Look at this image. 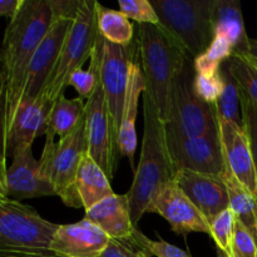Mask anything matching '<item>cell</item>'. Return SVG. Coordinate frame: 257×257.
I'll return each instance as SVG.
<instances>
[{
	"label": "cell",
	"instance_id": "9",
	"mask_svg": "<svg viewBox=\"0 0 257 257\" xmlns=\"http://www.w3.org/2000/svg\"><path fill=\"white\" fill-rule=\"evenodd\" d=\"M166 142L176 173L186 170L222 176L226 171L220 131L210 135L188 137L166 130Z\"/></svg>",
	"mask_w": 257,
	"mask_h": 257
},
{
	"label": "cell",
	"instance_id": "15",
	"mask_svg": "<svg viewBox=\"0 0 257 257\" xmlns=\"http://www.w3.org/2000/svg\"><path fill=\"white\" fill-rule=\"evenodd\" d=\"M73 24L72 19L59 18L33 54L22 84V98H38L47 85L60 55L64 40Z\"/></svg>",
	"mask_w": 257,
	"mask_h": 257
},
{
	"label": "cell",
	"instance_id": "25",
	"mask_svg": "<svg viewBox=\"0 0 257 257\" xmlns=\"http://www.w3.org/2000/svg\"><path fill=\"white\" fill-rule=\"evenodd\" d=\"M98 32L112 44L128 48L133 39V24L119 10H113L97 4Z\"/></svg>",
	"mask_w": 257,
	"mask_h": 257
},
{
	"label": "cell",
	"instance_id": "5",
	"mask_svg": "<svg viewBox=\"0 0 257 257\" xmlns=\"http://www.w3.org/2000/svg\"><path fill=\"white\" fill-rule=\"evenodd\" d=\"M160 25L195 60L215 38L211 22L212 0H151Z\"/></svg>",
	"mask_w": 257,
	"mask_h": 257
},
{
	"label": "cell",
	"instance_id": "26",
	"mask_svg": "<svg viewBox=\"0 0 257 257\" xmlns=\"http://www.w3.org/2000/svg\"><path fill=\"white\" fill-rule=\"evenodd\" d=\"M221 75L223 80V88L221 95L216 102V112L218 118L236 124L242 125V117L240 115L241 110V89L236 79L228 70L227 63L221 65Z\"/></svg>",
	"mask_w": 257,
	"mask_h": 257
},
{
	"label": "cell",
	"instance_id": "31",
	"mask_svg": "<svg viewBox=\"0 0 257 257\" xmlns=\"http://www.w3.org/2000/svg\"><path fill=\"white\" fill-rule=\"evenodd\" d=\"M119 12L128 19L136 20L142 24L160 25V19L150 0H119Z\"/></svg>",
	"mask_w": 257,
	"mask_h": 257
},
{
	"label": "cell",
	"instance_id": "30",
	"mask_svg": "<svg viewBox=\"0 0 257 257\" xmlns=\"http://www.w3.org/2000/svg\"><path fill=\"white\" fill-rule=\"evenodd\" d=\"M130 242L133 246H137L148 257H192L190 253L186 252L185 250H182V248L177 247L175 245H171V243L166 242V241L151 240V238H148L145 233H142L137 228L133 232Z\"/></svg>",
	"mask_w": 257,
	"mask_h": 257
},
{
	"label": "cell",
	"instance_id": "27",
	"mask_svg": "<svg viewBox=\"0 0 257 257\" xmlns=\"http://www.w3.org/2000/svg\"><path fill=\"white\" fill-rule=\"evenodd\" d=\"M233 52V47L225 37L215 35L208 49L193 60L196 74L212 75L218 73L221 65L232 57Z\"/></svg>",
	"mask_w": 257,
	"mask_h": 257
},
{
	"label": "cell",
	"instance_id": "29",
	"mask_svg": "<svg viewBox=\"0 0 257 257\" xmlns=\"http://www.w3.org/2000/svg\"><path fill=\"white\" fill-rule=\"evenodd\" d=\"M208 225H210V236L213 238L218 250L223 251L227 255L231 253L236 225L235 213L231 211V208H227L213 217Z\"/></svg>",
	"mask_w": 257,
	"mask_h": 257
},
{
	"label": "cell",
	"instance_id": "14",
	"mask_svg": "<svg viewBox=\"0 0 257 257\" xmlns=\"http://www.w3.org/2000/svg\"><path fill=\"white\" fill-rule=\"evenodd\" d=\"M132 59V49H130V47H120L104 40L100 64V83L104 90L108 109L117 137L122 123V113L127 94L130 65Z\"/></svg>",
	"mask_w": 257,
	"mask_h": 257
},
{
	"label": "cell",
	"instance_id": "18",
	"mask_svg": "<svg viewBox=\"0 0 257 257\" xmlns=\"http://www.w3.org/2000/svg\"><path fill=\"white\" fill-rule=\"evenodd\" d=\"M226 166L236 180L257 196V175L250 143L243 125L218 118Z\"/></svg>",
	"mask_w": 257,
	"mask_h": 257
},
{
	"label": "cell",
	"instance_id": "39",
	"mask_svg": "<svg viewBox=\"0 0 257 257\" xmlns=\"http://www.w3.org/2000/svg\"><path fill=\"white\" fill-rule=\"evenodd\" d=\"M227 256H228V257H236L235 255H233V253H232V252H231V253H228V255H227Z\"/></svg>",
	"mask_w": 257,
	"mask_h": 257
},
{
	"label": "cell",
	"instance_id": "4",
	"mask_svg": "<svg viewBox=\"0 0 257 257\" xmlns=\"http://www.w3.org/2000/svg\"><path fill=\"white\" fill-rule=\"evenodd\" d=\"M59 225L20 201L0 197V257H53Z\"/></svg>",
	"mask_w": 257,
	"mask_h": 257
},
{
	"label": "cell",
	"instance_id": "35",
	"mask_svg": "<svg viewBox=\"0 0 257 257\" xmlns=\"http://www.w3.org/2000/svg\"><path fill=\"white\" fill-rule=\"evenodd\" d=\"M100 257H148L142 251H136L127 240H112Z\"/></svg>",
	"mask_w": 257,
	"mask_h": 257
},
{
	"label": "cell",
	"instance_id": "1",
	"mask_svg": "<svg viewBox=\"0 0 257 257\" xmlns=\"http://www.w3.org/2000/svg\"><path fill=\"white\" fill-rule=\"evenodd\" d=\"M55 20L49 0H25L19 14L9 22L2 50L3 124L14 114L25 69Z\"/></svg>",
	"mask_w": 257,
	"mask_h": 257
},
{
	"label": "cell",
	"instance_id": "40",
	"mask_svg": "<svg viewBox=\"0 0 257 257\" xmlns=\"http://www.w3.org/2000/svg\"><path fill=\"white\" fill-rule=\"evenodd\" d=\"M53 257H63V256H57V255H55V256H53Z\"/></svg>",
	"mask_w": 257,
	"mask_h": 257
},
{
	"label": "cell",
	"instance_id": "6",
	"mask_svg": "<svg viewBox=\"0 0 257 257\" xmlns=\"http://www.w3.org/2000/svg\"><path fill=\"white\" fill-rule=\"evenodd\" d=\"M97 2L83 0L78 15L73 20V24L64 40L57 65L48 80L47 85L40 93L50 105L64 94L65 88L73 72L80 69L88 58L92 57L93 50L99 38L97 24Z\"/></svg>",
	"mask_w": 257,
	"mask_h": 257
},
{
	"label": "cell",
	"instance_id": "13",
	"mask_svg": "<svg viewBox=\"0 0 257 257\" xmlns=\"http://www.w3.org/2000/svg\"><path fill=\"white\" fill-rule=\"evenodd\" d=\"M147 212L162 216L177 235L186 236L193 232L210 235L208 221L175 180L166 183L158 191L151 201Z\"/></svg>",
	"mask_w": 257,
	"mask_h": 257
},
{
	"label": "cell",
	"instance_id": "3",
	"mask_svg": "<svg viewBox=\"0 0 257 257\" xmlns=\"http://www.w3.org/2000/svg\"><path fill=\"white\" fill-rule=\"evenodd\" d=\"M138 45L147 84L146 92L152 98L161 119L167 123L173 82L190 57L161 25H140Z\"/></svg>",
	"mask_w": 257,
	"mask_h": 257
},
{
	"label": "cell",
	"instance_id": "16",
	"mask_svg": "<svg viewBox=\"0 0 257 257\" xmlns=\"http://www.w3.org/2000/svg\"><path fill=\"white\" fill-rule=\"evenodd\" d=\"M175 181L208 222L230 208V196L221 176L182 170L176 173Z\"/></svg>",
	"mask_w": 257,
	"mask_h": 257
},
{
	"label": "cell",
	"instance_id": "12",
	"mask_svg": "<svg viewBox=\"0 0 257 257\" xmlns=\"http://www.w3.org/2000/svg\"><path fill=\"white\" fill-rule=\"evenodd\" d=\"M52 105L43 98H22L10 120L3 124L4 153L2 161V172L7 170L5 161L17 148L33 145L34 140L47 135L49 130V112Z\"/></svg>",
	"mask_w": 257,
	"mask_h": 257
},
{
	"label": "cell",
	"instance_id": "38",
	"mask_svg": "<svg viewBox=\"0 0 257 257\" xmlns=\"http://www.w3.org/2000/svg\"><path fill=\"white\" fill-rule=\"evenodd\" d=\"M247 58H248V57H247ZM248 59H250L251 63H252V64L255 65V67L257 68V59H252V58H248Z\"/></svg>",
	"mask_w": 257,
	"mask_h": 257
},
{
	"label": "cell",
	"instance_id": "8",
	"mask_svg": "<svg viewBox=\"0 0 257 257\" xmlns=\"http://www.w3.org/2000/svg\"><path fill=\"white\" fill-rule=\"evenodd\" d=\"M193 59L188 58L173 82L170 119L166 130L188 137L210 135L220 131L216 105L201 99L195 92Z\"/></svg>",
	"mask_w": 257,
	"mask_h": 257
},
{
	"label": "cell",
	"instance_id": "21",
	"mask_svg": "<svg viewBox=\"0 0 257 257\" xmlns=\"http://www.w3.org/2000/svg\"><path fill=\"white\" fill-rule=\"evenodd\" d=\"M211 22L215 35L225 37L231 43L233 54H243L247 50L250 38L238 0H212Z\"/></svg>",
	"mask_w": 257,
	"mask_h": 257
},
{
	"label": "cell",
	"instance_id": "10",
	"mask_svg": "<svg viewBox=\"0 0 257 257\" xmlns=\"http://www.w3.org/2000/svg\"><path fill=\"white\" fill-rule=\"evenodd\" d=\"M84 119L88 153L112 180L117 170V157L119 155L118 137L100 82L85 103Z\"/></svg>",
	"mask_w": 257,
	"mask_h": 257
},
{
	"label": "cell",
	"instance_id": "37",
	"mask_svg": "<svg viewBox=\"0 0 257 257\" xmlns=\"http://www.w3.org/2000/svg\"><path fill=\"white\" fill-rule=\"evenodd\" d=\"M245 57L252 58V59H257V40L256 39H250V43H248L247 50H246L243 54Z\"/></svg>",
	"mask_w": 257,
	"mask_h": 257
},
{
	"label": "cell",
	"instance_id": "19",
	"mask_svg": "<svg viewBox=\"0 0 257 257\" xmlns=\"http://www.w3.org/2000/svg\"><path fill=\"white\" fill-rule=\"evenodd\" d=\"M147 89L143 69L135 58L130 65L127 94L122 113V123L118 133V152L130 160L131 167L135 170V153L137 148V135H136V118L138 113V103L141 94ZM136 171V170H135Z\"/></svg>",
	"mask_w": 257,
	"mask_h": 257
},
{
	"label": "cell",
	"instance_id": "20",
	"mask_svg": "<svg viewBox=\"0 0 257 257\" xmlns=\"http://www.w3.org/2000/svg\"><path fill=\"white\" fill-rule=\"evenodd\" d=\"M85 218L104 231L112 240L130 241L137 228L131 218L127 193L104 198L85 211Z\"/></svg>",
	"mask_w": 257,
	"mask_h": 257
},
{
	"label": "cell",
	"instance_id": "23",
	"mask_svg": "<svg viewBox=\"0 0 257 257\" xmlns=\"http://www.w3.org/2000/svg\"><path fill=\"white\" fill-rule=\"evenodd\" d=\"M221 177L227 187L231 211L235 213L236 220L247 228L257 242V196L236 180L227 166Z\"/></svg>",
	"mask_w": 257,
	"mask_h": 257
},
{
	"label": "cell",
	"instance_id": "24",
	"mask_svg": "<svg viewBox=\"0 0 257 257\" xmlns=\"http://www.w3.org/2000/svg\"><path fill=\"white\" fill-rule=\"evenodd\" d=\"M85 104L82 98L78 97L69 99L62 94L50 107L49 112V130L54 136L60 138L65 137L77 128L80 120L84 117Z\"/></svg>",
	"mask_w": 257,
	"mask_h": 257
},
{
	"label": "cell",
	"instance_id": "2",
	"mask_svg": "<svg viewBox=\"0 0 257 257\" xmlns=\"http://www.w3.org/2000/svg\"><path fill=\"white\" fill-rule=\"evenodd\" d=\"M143 117L145 131L140 163L127 192L131 218L136 227L158 191L175 180L176 176L166 142V123L161 119L152 98L146 90L143 93Z\"/></svg>",
	"mask_w": 257,
	"mask_h": 257
},
{
	"label": "cell",
	"instance_id": "33",
	"mask_svg": "<svg viewBox=\"0 0 257 257\" xmlns=\"http://www.w3.org/2000/svg\"><path fill=\"white\" fill-rule=\"evenodd\" d=\"M193 88H195L196 94L201 99L210 103V104H216L223 88V80L221 72L212 75L196 74L195 80H193Z\"/></svg>",
	"mask_w": 257,
	"mask_h": 257
},
{
	"label": "cell",
	"instance_id": "11",
	"mask_svg": "<svg viewBox=\"0 0 257 257\" xmlns=\"http://www.w3.org/2000/svg\"><path fill=\"white\" fill-rule=\"evenodd\" d=\"M13 162L0 181V197L22 201L27 198L57 196L40 160L33 155L32 145L17 148L12 155Z\"/></svg>",
	"mask_w": 257,
	"mask_h": 257
},
{
	"label": "cell",
	"instance_id": "28",
	"mask_svg": "<svg viewBox=\"0 0 257 257\" xmlns=\"http://www.w3.org/2000/svg\"><path fill=\"white\" fill-rule=\"evenodd\" d=\"M226 63L240 89L257 107V68L247 57L241 54H233Z\"/></svg>",
	"mask_w": 257,
	"mask_h": 257
},
{
	"label": "cell",
	"instance_id": "22",
	"mask_svg": "<svg viewBox=\"0 0 257 257\" xmlns=\"http://www.w3.org/2000/svg\"><path fill=\"white\" fill-rule=\"evenodd\" d=\"M109 181V177L105 175L104 171L90 157L88 151H85L80 161L77 180H75L77 192L85 211L92 208L104 198L115 195Z\"/></svg>",
	"mask_w": 257,
	"mask_h": 257
},
{
	"label": "cell",
	"instance_id": "17",
	"mask_svg": "<svg viewBox=\"0 0 257 257\" xmlns=\"http://www.w3.org/2000/svg\"><path fill=\"white\" fill-rule=\"evenodd\" d=\"M110 237L87 218L69 225H59L50 250L63 257H100Z\"/></svg>",
	"mask_w": 257,
	"mask_h": 257
},
{
	"label": "cell",
	"instance_id": "36",
	"mask_svg": "<svg viewBox=\"0 0 257 257\" xmlns=\"http://www.w3.org/2000/svg\"><path fill=\"white\" fill-rule=\"evenodd\" d=\"M25 0H0V14L13 20L22 10Z\"/></svg>",
	"mask_w": 257,
	"mask_h": 257
},
{
	"label": "cell",
	"instance_id": "34",
	"mask_svg": "<svg viewBox=\"0 0 257 257\" xmlns=\"http://www.w3.org/2000/svg\"><path fill=\"white\" fill-rule=\"evenodd\" d=\"M236 257H257V242L247 228L236 220L232 237V251Z\"/></svg>",
	"mask_w": 257,
	"mask_h": 257
},
{
	"label": "cell",
	"instance_id": "32",
	"mask_svg": "<svg viewBox=\"0 0 257 257\" xmlns=\"http://www.w3.org/2000/svg\"><path fill=\"white\" fill-rule=\"evenodd\" d=\"M241 117L250 143L257 175V107L242 90H241Z\"/></svg>",
	"mask_w": 257,
	"mask_h": 257
},
{
	"label": "cell",
	"instance_id": "7",
	"mask_svg": "<svg viewBox=\"0 0 257 257\" xmlns=\"http://www.w3.org/2000/svg\"><path fill=\"white\" fill-rule=\"evenodd\" d=\"M85 151H88V146L84 117L73 132L60 138L58 143L54 142V135L50 131L45 135L40 162L54 186L57 196L68 207H83L75 180Z\"/></svg>",
	"mask_w": 257,
	"mask_h": 257
}]
</instances>
